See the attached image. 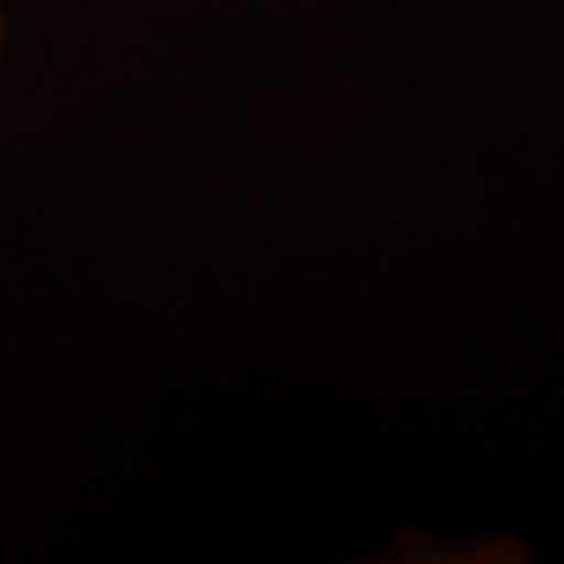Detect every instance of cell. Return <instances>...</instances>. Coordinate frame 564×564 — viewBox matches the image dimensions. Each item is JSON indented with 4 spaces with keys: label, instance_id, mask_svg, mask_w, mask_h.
I'll return each mask as SVG.
<instances>
[{
    "label": "cell",
    "instance_id": "6da1fadb",
    "mask_svg": "<svg viewBox=\"0 0 564 564\" xmlns=\"http://www.w3.org/2000/svg\"><path fill=\"white\" fill-rule=\"evenodd\" d=\"M7 35H10V25H7V10H3V0H0V61L7 54Z\"/></svg>",
    "mask_w": 564,
    "mask_h": 564
}]
</instances>
